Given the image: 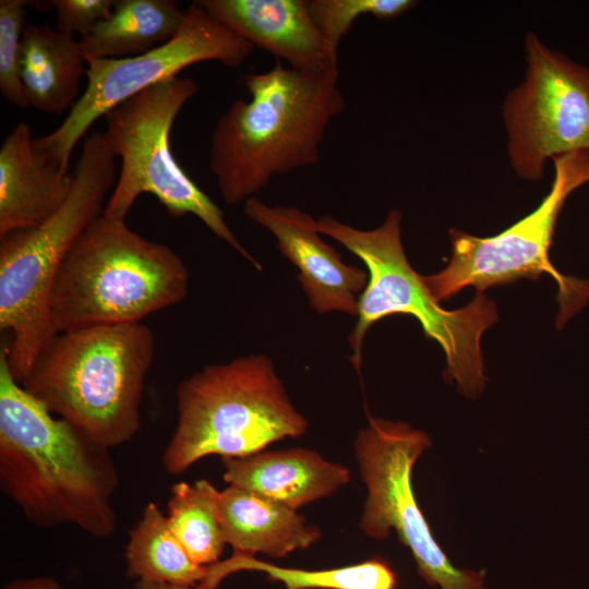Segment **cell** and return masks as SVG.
Returning a JSON list of instances; mask_svg holds the SVG:
<instances>
[{"label": "cell", "mask_w": 589, "mask_h": 589, "mask_svg": "<svg viewBox=\"0 0 589 589\" xmlns=\"http://www.w3.org/2000/svg\"><path fill=\"white\" fill-rule=\"evenodd\" d=\"M0 351V490L38 528L73 525L106 538L117 527L119 471L110 448L55 417L12 375Z\"/></svg>", "instance_id": "cell-1"}, {"label": "cell", "mask_w": 589, "mask_h": 589, "mask_svg": "<svg viewBox=\"0 0 589 589\" xmlns=\"http://www.w3.org/2000/svg\"><path fill=\"white\" fill-rule=\"evenodd\" d=\"M338 76L278 60L243 76L250 99H236L211 136L209 167L225 203H244L274 177L320 161L328 125L346 107Z\"/></svg>", "instance_id": "cell-2"}, {"label": "cell", "mask_w": 589, "mask_h": 589, "mask_svg": "<svg viewBox=\"0 0 589 589\" xmlns=\"http://www.w3.org/2000/svg\"><path fill=\"white\" fill-rule=\"evenodd\" d=\"M154 356L155 337L143 323L60 333L21 384L49 412L112 448L141 429V401Z\"/></svg>", "instance_id": "cell-3"}, {"label": "cell", "mask_w": 589, "mask_h": 589, "mask_svg": "<svg viewBox=\"0 0 589 589\" xmlns=\"http://www.w3.org/2000/svg\"><path fill=\"white\" fill-rule=\"evenodd\" d=\"M317 230L365 264L368 284L358 302L357 322L348 336L350 361L360 371L362 346L369 328L393 314L416 317L426 337L434 339L446 357L447 380L455 381L467 398H477L485 386L481 337L497 321L496 304L477 292L467 305L447 311L426 287L423 276L409 264L401 242V213L390 211L384 223L371 230L344 224L330 215L316 219Z\"/></svg>", "instance_id": "cell-4"}, {"label": "cell", "mask_w": 589, "mask_h": 589, "mask_svg": "<svg viewBox=\"0 0 589 589\" xmlns=\"http://www.w3.org/2000/svg\"><path fill=\"white\" fill-rule=\"evenodd\" d=\"M103 133L85 137L71 192L43 224L0 237V328L11 334L9 364L21 384L57 335L50 317L56 276L72 245L103 215L117 182Z\"/></svg>", "instance_id": "cell-5"}, {"label": "cell", "mask_w": 589, "mask_h": 589, "mask_svg": "<svg viewBox=\"0 0 589 589\" xmlns=\"http://www.w3.org/2000/svg\"><path fill=\"white\" fill-rule=\"evenodd\" d=\"M188 292V269L171 248L100 215L72 245L56 276L51 323L56 334L142 323L180 303Z\"/></svg>", "instance_id": "cell-6"}, {"label": "cell", "mask_w": 589, "mask_h": 589, "mask_svg": "<svg viewBox=\"0 0 589 589\" xmlns=\"http://www.w3.org/2000/svg\"><path fill=\"white\" fill-rule=\"evenodd\" d=\"M177 424L161 457L181 474L209 455L239 458L308 430L269 357L262 353L211 364L176 392Z\"/></svg>", "instance_id": "cell-7"}, {"label": "cell", "mask_w": 589, "mask_h": 589, "mask_svg": "<svg viewBox=\"0 0 589 589\" xmlns=\"http://www.w3.org/2000/svg\"><path fill=\"white\" fill-rule=\"evenodd\" d=\"M199 93L191 77H169L127 99L104 117V141L121 160L103 215L125 221L143 193L155 196L172 217L191 214L256 268L261 265L227 225L221 209L185 173L175 158L170 134L183 106Z\"/></svg>", "instance_id": "cell-8"}, {"label": "cell", "mask_w": 589, "mask_h": 589, "mask_svg": "<svg viewBox=\"0 0 589 589\" xmlns=\"http://www.w3.org/2000/svg\"><path fill=\"white\" fill-rule=\"evenodd\" d=\"M550 193L531 214L493 237L478 238L450 229L452 257L423 280L440 302L466 287L477 292L546 273L558 285V327L589 300V280L564 276L551 263L549 250L556 219L567 196L589 181V151L554 157Z\"/></svg>", "instance_id": "cell-9"}, {"label": "cell", "mask_w": 589, "mask_h": 589, "mask_svg": "<svg viewBox=\"0 0 589 589\" xmlns=\"http://www.w3.org/2000/svg\"><path fill=\"white\" fill-rule=\"evenodd\" d=\"M431 446L429 435L407 422L369 416L368 425L358 431L353 441L359 474L366 486L359 528L375 540H385L392 530L396 531L410 550L418 574L431 587L489 589L484 569L453 565L417 503L412 469Z\"/></svg>", "instance_id": "cell-10"}, {"label": "cell", "mask_w": 589, "mask_h": 589, "mask_svg": "<svg viewBox=\"0 0 589 589\" xmlns=\"http://www.w3.org/2000/svg\"><path fill=\"white\" fill-rule=\"evenodd\" d=\"M254 46L211 15L196 1L184 10L178 33L152 50L128 58H85L87 84L62 123L36 137L37 147L68 172L71 155L94 122L140 92L178 76L203 61L241 67Z\"/></svg>", "instance_id": "cell-11"}, {"label": "cell", "mask_w": 589, "mask_h": 589, "mask_svg": "<svg viewBox=\"0 0 589 589\" xmlns=\"http://www.w3.org/2000/svg\"><path fill=\"white\" fill-rule=\"evenodd\" d=\"M526 79L503 107L515 171L542 178L549 157L589 151V68L551 50L529 33Z\"/></svg>", "instance_id": "cell-12"}, {"label": "cell", "mask_w": 589, "mask_h": 589, "mask_svg": "<svg viewBox=\"0 0 589 589\" xmlns=\"http://www.w3.org/2000/svg\"><path fill=\"white\" fill-rule=\"evenodd\" d=\"M243 212L275 237L279 252L298 268L299 284L315 312L357 316L368 271L346 264L321 238L316 219L297 207L269 205L256 196L243 203Z\"/></svg>", "instance_id": "cell-13"}, {"label": "cell", "mask_w": 589, "mask_h": 589, "mask_svg": "<svg viewBox=\"0 0 589 589\" xmlns=\"http://www.w3.org/2000/svg\"><path fill=\"white\" fill-rule=\"evenodd\" d=\"M211 15L287 67L337 74L338 50L316 26L308 0H196Z\"/></svg>", "instance_id": "cell-14"}, {"label": "cell", "mask_w": 589, "mask_h": 589, "mask_svg": "<svg viewBox=\"0 0 589 589\" xmlns=\"http://www.w3.org/2000/svg\"><path fill=\"white\" fill-rule=\"evenodd\" d=\"M73 176L45 156L21 121L0 147V237L38 226L67 201Z\"/></svg>", "instance_id": "cell-15"}, {"label": "cell", "mask_w": 589, "mask_h": 589, "mask_svg": "<svg viewBox=\"0 0 589 589\" xmlns=\"http://www.w3.org/2000/svg\"><path fill=\"white\" fill-rule=\"evenodd\" d=\"M223 478L293 509L334 494L350 481V470L316 450L293 447L221 458Z\"/></svg>", "instance_id": "cell-16"}, {"label": "cell", "mask_w": 589, "mask_h": 589, "mask_svg": "<svg viewBox=\"0 0 589 589\" xmlns=\"http://www.w3.org/2000/svg\"><path fill=\"white\" fill-rule=\"evenodd\" d=\"M219 512L226 542L237 554L283 558L322 538L297 509L239 486L221 491Z\"/></svg>", "instance_id": "cell-17"}, {"label": "cell", "mask_w": 589, "mask_h": 589, "mask_svg": "<svg viewBox=\"0 0 589 589\" xmlns=\"http://www.w3.org/2000/svg\"><path fill=\"white\" fill-rule=\"evenodd\" d=\"M87 62L80 40L48 25L24 28L21 79L29 106L62 115L79 100Z\"/></svg>", "instance_id": "cell-18"}, {"label": "cell", "mask_w": 589, "mask_h": 589, "mask_svg": "<svg viewBox=\"0 0 589 589\" xmlns=\"http://www.w3.org/2000/svg\"><path fill=\"white\" fill-rule=\"evenodd\" d=\"M183 19L184 10L173 0H118L79 40L85 58L134 57L170 40Z\"/></svg>", "instance_id": "cell-19"}, {"label": "cell", "mask_w": 589, "mask_h": 589, "mask_svg": "<svg viewBox=\"0 0 589 589\" xmlns=\"http://www.w3.org/2000/svg\"><path fill=\"white\" fill-rule=\"evenodd\" d=\"M124 560L129 578L175 586H196L208 569L189 556L171 531L167 516L153 502L146 504L129 531Z\"/></svg>", "instance_id": "cell-20"}, {"label": "cell", "mask_w": 589, "mask_h": 589, "mask_svg": "<svg viewBox=\"0 0 589 589\" xmlns=\"http://www.w3.org/2000/svg\"><path fill=\"white\" fill-rule=\"evenodd\" d=\"M240 570L264 573L285 589H396L397 575L378 557L327 569L280 567L251 555L237 554L208 566L205 580L215 588L225 577Z\"/></svg>", "instance_id": "cell-21"}, {"label": "cell", "mask_w": 589, "mask_h": 589, "mask_svg": "<svg viewBox=\"0 0 589 589\" xmlns=\"http://www.w3.org/2000/svg\"><path fill=\"white\" fill-rule=\"evenodd\" d=\"M220 493L206 479L178 482L170 489L169 527L189 556L203 566L219 562L227 545L220 521Z\"/></svg>", "instance_id": "cell-22"}, {"label": "cell", "mask_w": 589, "mask_h": 589, "mask_svg": "<svg viewBox=\"0 0 589 589\" xmlns=\"http://www.w3.org/2000/svg\"><path fill=\"white\" fill-rule=\"evenodd\" d=\"M416 4L413 0H308L316 26L337 50L359 16L370 14L377 19H393Z\"/></svg>", "instance_id": "cell-23"}, {"label": "cell", "mask_w": 589, "mask_h": 589, "mask_svg": "<svg viewBox=\"0 0 589 589\" xmlns=\"http://www.w3.org/2000/svg\"><path fill=\"white\" fill-rule=\"evenodd\" d=\"M25 3L23 0L0 1V93L22 109L29 107L21 79Z\"/></svg>", "instance_id": "cell-24"}, {"label": "cell", "mask_w": 589, "mask_h": 589, "mask_svg": "<svg viewBox=\"0 0 589 589\" xmlns=\"http://www.w3.org/2000/svg\"><path fill=\"white\" fill-rule=\"evenodd\" d=\"M112 0H53L47 4L55 9L56 28L67 35H86L112 11Z\"/></svg>", "instance_id": "cell-25"}, {"label": "cell", "mask_w": 589, "mask_h": 589, "mask_svg": "<svg viewBox=\"0 0 589 589\" xmlns=\"http://www.w3.org/2000/svg\"><path fill=\"white\" fill-rule=\"evenodd\" d=\"M2 589H61L60 584L49 576L19 578L8 582Z\"/></svg>", "instance_id": "cell-26"}, {"label": "cell", "mask_w": 589, "mask_h": 589, "mask_svg": "<svg viewBox=\"0 0 589 589\" xmlns=\"http://www.w3.org/2000/svg\"><path fill=\"white\" fill-rule=\"evenodd\" d=\"M133 589H213L204 582H201L196 586L185 587V586H175L169 584H159L151 582L144 580H135Z\"/></svg>", "instance_id": "cell-27"}]
</instances>
